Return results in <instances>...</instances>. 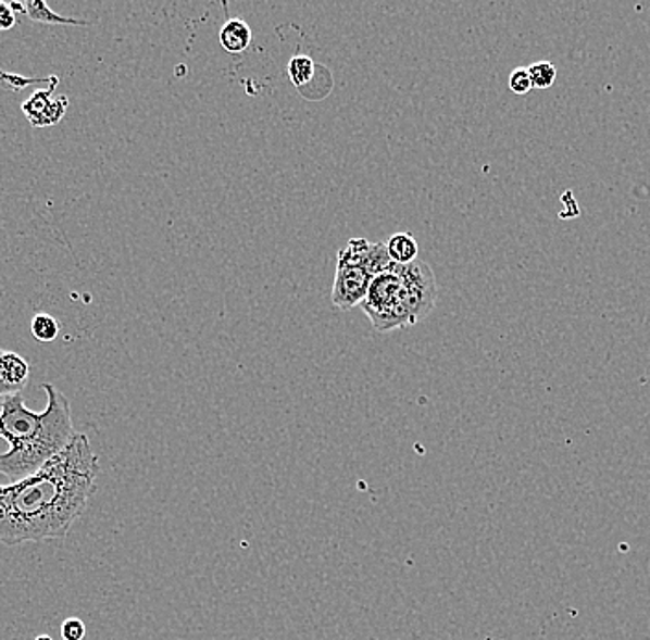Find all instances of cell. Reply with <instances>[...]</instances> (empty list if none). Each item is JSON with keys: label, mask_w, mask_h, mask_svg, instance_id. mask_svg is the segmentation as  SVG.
Instances as JSON below:
<instances>
[{"label": "cell", "mask_w": 650, "mask_h": 640, "mask_svg": "<svg viewBox=\"0 0 650 640\" xmlns=\"http://www.w3.org/2000/svg\"><path fill=\"white\" fill-rule=\"evenodd\" d=\"M99 457L86 434H74L55 454L25 480L0 486V543L18 547L68 536L97 491Z\"/></svg>", "instance_id": "obj_1"}, {"label": "cell", "mask_w": 650, "mask_h": 640, "mask_svg": "<svg viewBox=\"0 0 650 640\" xmlns=\"http://www.w3.org/2000/svg\"><path fill=\"white\" fill-rule=\"evenodd\" d=\"M43 390L49 397L43 412L26 409L21 393L4 397L0 406V438L10 447L0 452V475L12 482L37 473L73 441V409L67 397L54 385H43Z\"/></svg>", "instance_id": "obj_2"}, {"label": "cell", "mask_w": 650, "mask_h": 640, "mask_svg": "<svg viewBox=\"0 0 650 640\" xmlns=\"http://www.w3.org/2000/svg\"><path fill=\"white\" fill-rule=\"evenodd\" d=\"M362 311L368 316L370 324L379 332L412 327L411 303L403 281L396 274V268L387 274L377 275L370 283L368 293L361 303Z\"/></svg>", "instance_id": "obj_3"}, {"label": "cell", "mask_w": 650, "mask_h": 640, "mask_svg": "<svg viewBox=\"0 0 650 640\" xmlns=\"http://www.w3.org/2000/svg\"><path fill=\"white\" fill-rule=\"evenodd\" d=\"M396 274L403 281L409 296L414 324H420L425 316H429L436 305L438 287H436L435 272L429 264L416 259L411 264H396Z\"/></svg>", "instance_id": "obj_4"}, {"label": "cell", "mask_w": 650, "mask_h": 640, "mask_svg": "<svg viewBox=\"0 0 650 640\" xmlns=\"http://www.w3.org/2000/svg\"><path fill=\"white\" fill-rule=\"evenodd\" d=\"M338 263L351 264L368 272L372 279L396 268V263L388 256L387 246L383 242H368L366 238H351L342 250L338 251Z\"/></svg>", "instance_id": "obj_5"}, {"label": "cell", "mask_w": 650, "mask_h": 640, "mask_svg": "<svg viewBox=\"0 0 650 640\" xmlns=\"http://www.w3.org/2000/svg\"><path fill=\"white\" fill-rule=\"evenodd\" d=\"M372 275L359 266L351 264H337V274L333 283V305L338 306L340 311H351L353 306L361 305L366 293H368Z\"/></svg>", "instance_id": "obj_6"}, {"label": "cell", "mask_w": 650, "mask_h": 640, "mask_svg": "<svg viewBox=\"0 0 650 640\" xmlns=\"http://www.w3.org/2000/svg\"><path fill=\"white\" fill-rule=\"evenodd\" d=\"M30 377V364L21 354L13 351L0 353V378L7 386L10 396L21 393Z\"/></svg>", "instance_id": "obj_7"}, {"label": "cell", "mask_w": 650, "mask_h": 640, "mask_svg": "<svg viewBox=\"0 0 650 640\" xmlns=\"http://www.w3.org/2000/svg\"><path fill=\"white\" fill-rule=\"evenodd\" d=\"M252 43V28L242 18H229L221 28L222 49L232 54L245 52Z\"/></svg>", "instance_id": "obj_8"}, {"label": "cell", "mask_w": 650, "mask_h": 640, "mask_svg": "<svg viewBox=\"0 0 650 640\" xmlns=\"http://www.w3.org/2000/svg\"><path fill=\"white\" fill-rule=\"evenodd\" d=\"M25 15H28L36 23H43V25L89 26V21L63 17L60 13L52 12L49 4L43 0H28L25 4Z\"/></svg>", "instance_id": "obj_9"}, {"label": "cell", "mask_w": 650, "mask_h": 640, "mask_svg": "<svg viewBox=\"0 0 650 640\" xmlns=\"http://www.w3.org/2000/svg\"><path fill=\"white\" fill-rule=\"evenodd\" d=\"M385 246L392 263L411 264L417 259V242L412 233H396Z\"/></svg>", "instance_id": "obj_10"}, {"label": "cell", "mask_w": 650, "mask_h": 640, "mask_svg": "<svg viewBox=\"0 0 650 640\" xmlns=\"http://www.w3.org/2000/svg\"><path fill=\"white\" fill-rule=\"evenodd\" d=\"M58 81H60V78L55 79L54 84H52L47 91L41 89V91L34 92V95L21 105V108H23V113H25L26 118H28V123H30L34 128H36L37 123L41 121V116L47 113L50 104H52V100H54V98H52V92H54Z\"/></svg>", "instance_id": "obj_11"}, {"label": "cell", "mask_w": 650, "mask_h": 640, "mask_svg": "<svg viewBox=\"0 0 650 640\" xmlns=\"http://www.w3.org/2000/svg\"><path fill=\"white\" fill-rule=\"evenodd\" d=\"M316 68H318V65H316L309 55L300 54L295 55V58L290 60L287 71H289L290 81H292L298 89H301V87L309 86V84L313 81Z\"/></svg>", "instance_id": "obj_12"}, {"label": "cell", "mask_w": 650, "mask_h": 640, "mask_svg": "<svg viewBox=\"0 0 650 640\" xmlns=\"http://www.w3.org/2000/svg\"><path fill=\"white\" fill-rule=\"evenodd\" d=\"M30 330L37 342L49 343L54 342L55 338H58L60 330H62V325H60V322L55 317L50 316V314H36V316L32 317Z\"/></svg>", "instance_id": "obj_13"}, {"label": "cell", "mask_w": 650, "mask_h": 640, "mask_svg": "<svg viewBox=\"0 0 650 640\" xmlns=\"http://www.w3.org/2000/svg\"><path fill=\"white\" fill-rule=\"evenodd\" d=\"M528 76L533 81V89H549L557 79V67L551 62H536L527 67Z\"/></svg>", "instance_id": "obj_14"}, {"label": "cell", "mask_w": 650, "mask_h": 640, "mask_svg": "<svg viewBox=\"0 0 650 640\" xmlns=\"http://www.w3.org/2000/svg\"><path fill=\"white\" fill-rule=\"evenodd\" d=\"M68 108V98L65 95H60V97H55L52 100V104H50L49 110L41 116V121L37 123L36 128H49V126H54V124L60 123L65 113H67Z\"/></svg>", "instance_id": "obj_15"}, {"label": "cell", "mask_w": 650, "mask_h": 640, "mask_svg": "<svg viewBox=\"0 0 650 640\" xmlns=\"http://www.w3.org/2000/svg\"><path fill=\"white\" fill-rule=\"evenodd\" d=\"M510 91L515 95H527L533 89V81L528 76L527 67H517L512 71L509 78Z\"/></svg>", "instance_id": "obj_16"}, {"label": "cell", "mask_w": 650, "mask_h": 640, "mask_svg": "<svg viewBox=\"0 0 650 640\" xmlns=\"http://www.w3.org/2000/svg\"><path fill=\"white\" fill-rule=\"evenodd\" d=\"M86 633V624L82 623L80 618H76V616H71L62 624L63 640H84Z\"/></svg>", "instance_id": "obj_17"}, {"label": "cell", "mask_w": 650, "mask_h": 640, "mask_svg": "<svg viewBox=\"0 0 650 640\" xmlns=\"http://www.w3.org/2000/svg\"><path fill=\"white\" fill-rule=\"evenodd\" d=\"M17 23L15 13L7 2H0V32L12 30L13 26Z\"/></svg>", "instance_id": "obj_18"}, {"label": "cell", "mask_w": 650, "mask_h": 640, "mask_svg": "<svg viewBox=\"0 0 650 640\" xmlns=\"http://www.w3.org/2000/svg\"><path fill=\"white\" fill-rule=\"evenodd\" d=\"M10 8H12L13 13H25V4H18V2H12V4H10Z\"/></svg>", "instance_id": "obj_19"}, {"label": "cell", "mask_w": 650, "mask_h": 640, "mask_svg": "<svg viewBox=\"0 0 650 640\" xmlns=\"http://www.w3.org/2000/svg\"><path fill=\"white\" fill-rule=\"evenodd\" d=\"M0 353H2V349H0ZM10 396V391H8L7 386L2 382V378H0V397H8Z\"/></svg>", "instance_id": "obj_20"}, {"label": "cell", "mask_w": 650, "mask_h": 640, "mask_svg": "<svg viewBox=\"0 0 650 640\" xmlns=\"http://www.w3.org/2000/svg\"><path fill=\"white\" fill-rule=\"evenodd\" d=\"M36 640H52V637H49V635H39Z\"/></svg>", "instance_id": "obj_21"}]
</instances>
